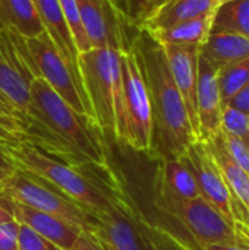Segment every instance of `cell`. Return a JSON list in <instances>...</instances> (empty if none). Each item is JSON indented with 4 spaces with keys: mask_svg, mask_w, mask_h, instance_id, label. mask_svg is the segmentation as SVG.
Segmentation results:
<instances>
[{
    "mask_svg": "<svg viewBox=\"0 0 249 250\" xmlns=\"http://www.w3.org/2000/svg\"><path fill=\"white\" fill-rule=\"evenodd\" d=\"M23 141L47 155L82 167L94 166L113 174L104 135L87 117L68 105L41 78L29 83V107L23 123Z\"/></svg>",
    "mask_w": 249,
    "mask_h": 250,
    "instance_id": "obj_1",
    "label": "cell"
},
{
    "mask_svg": "<svg viewBox=\"0 0 249 250\" xmlns=\"http://www.w3.org/2000/svg\"><path fill=\"white\" fill-rule=\"evenodd\" d=\"M131 50L142 72L151 104L154 142L167 157L181 160L197 141L186 105L172 76L163 45L144 28H138Z\"/></svg>",
    "mask_w": 249,
    "mask_h": 250,
    "instance_id": "obj_2",
    "label": "cell"
},
{
    "mask_svg": "<svg viewBox=\"0 0 249 250\" xmlns=\"http://www.w3.org/2000/svg\"><path fill=\"white\" fill-rule=\"evenodd\" d=\"M1 151L18 170L45 182L91 217L107 215L123 207L119 196L110 195L79 167L56 160L25 141Z\"/></svg>",
    "mask_w": 249,
    "mask_h": 250,
    "instance_id": "obj_3",
    "label": "cell"
},
{
    "mask_svg": "<svg viewBox=\"0 0 249 250\" xmlns=\"http://www.w3.org/2000/svg\"><path fill=\"white\" fill-rule=\"evenodd\" d=\"M122 53L114 48H91L79 53L78 66L97 127L114 142L126 144Z\"/></svg>",
    "mask_w": 249,
    "mask_h": 250,
    "instance_id": "obj_4",
    "label": "cell"
},
{
    "mask_svg": "<svg viewBox=\"0 0 249 250\" xmlns=\"http://www.w3.org/2000/svg\"><path fill=\"white\" fill-rule=\"evenodd\" d=\"M25 44L34 64L35 78L47 82L68 105L95 125L81 76L65 62L47 32L44 31L37 37L25 38Z\"/></svg>",
    "mask_w": 249,
    "mask_h": 250,
    "instance_id": "obj_5",
    "label": "cell"
},
{
    "mask_svg": "<svg viewBox=\"0 0 249 250\" xmlns=\"http://www.w3.org/2000/svg\"><path fill=\"white\" fill-rule=\"evenodd\" d=\"M156 207L175 218L191 236L194 245H239L235 227L203 196L182 201L156 189Z\"/></svg>",
    "mask_w": 249,
    "mask_h": 250,
    "instance_id": "obj_6",
    "label": "cell"
},
{
    "mask_svg": "<svg viewBox=\"0 0 249 250\" xmlns=\"http://www.w3.org/2000/svg\"><path fill=\"white\" fill-rule=\"evenodd\" d=\"M0 196L54 215L81 231H92V218L90 214L60 192H54V188H48L45 182L21 170H16L0 186Z\"/></svg>",
    "mask_w": 249,
    "mask_h": 250,
    "instance_id": "obj_7",
    "label": "cell"
},
{
    "mask_svg": "<svg viewBox=\"0 0 249 250\" xmlns=\"http://www.w3.org/2000/svg\"><path fill=\"white\" fill-rule=\"evenodd\" d=\"M123 107L126 119V145L135 151L151 154L154 151L153 114L148 89L134 51L122 53Z\"/></svg>",
    "mask_w": 249,
    "mask_h": 250,
    "instance_id": "obj_8",
    "label": "cell"
},
{
    "mask_svg": "<svg viewBox=\"0 0 249 250\" xmlns=\"http://www.w3.org/2000/svg\"><path fill=\"white\" fill-rule=\"evenodd\" d=\"M35 78L25 38L10 28L0 29V92L26 116L29 83Z\"/></svg>",
    "mask_w": 249,
    "mask_h": 250,
    "instance_id": "obj_9",
    "label": "cell"
},
{
    "mask_svg": "<svg viewBox=\"0 0 249 250\" xmlns=\"http://www.w3.org/2000/svg\"><path fill=\"white\" fill-rule=\"evenodd\" d=\"M81 22L91 48L128 51L138 28L110 0H76Z\"/></svg>",
    "mask_w": 249,
    "mask_h": 250,
    "instance_id": "obj_10",
    "label": "cell"
},
{
    "mask_svg": "<svg viewBox=\"0 0 249 250\" xmlns=\"http://www.w3.org/2000/svg\"><path fill=\"white\" fill-rule=\"evenodd\" d=\"M181 160L192 171L201 196L235 227L232 193L205 142L195 141Z\"/></svg>",
    "mask_w": 249,
    "mask_h": 250,
    "instance_id": "obj_11",
    "label": "cell"
},
{
    "mask_svg": "<svg viewBox=\"0 0 249 250\" xmlns=\"http://www.w3.org/2000/svg\"><path fill=\"white\" fill-rule=\"evenodd\" d=\"M166 53L169 67L175 83L183 98L188 110L189 122L195 138L198 141V111H197V83H198V45H178V44H161Z\"/></svg>",
    "mask_w": 249,
    "mask_h": 250,
    "instance_id": "obj_12",
    "label": "cell"
},
{
    "mask_svg": "<svg viewBox=\"0 0 249 250\" xmlns=\"http://www.w3.org/2000/svg\"><path fill=\"white\" fill-rule=\"evenodd\" d=\"M0 205L7 214L18 221L19 224H23L38 233L40 236L45 237L60 249L69 250L75 243L76 237L79 236L81 230L75 229L73 226L68 224L66 221L41 212L38 209H34L28 205H23L18 201L0 196Z\"/></svg>",
    "mask_w": 249,
    "mask_h": 250,
    "instance_id": "obj_13",
    "label": "cell"
},
{
    "mask_svg": "<svg viewBox=\"0 0 249 250\" xmlns=\"http://www.w3.org/2000/svg\"><path fill=\"white\" fill-rule=\"evenodd\" d=\"M197 111H198V141H211L220 132L222 100L217 82V69L211 66L200 53L198 83H197Z\"/></svg>",
    "mask_w": 249,
    "mask_h": 250,
    "instance_id": "obj_14",
    "label": "cell"
},
{
    "mask_svg": "<svg viewBox=\"0 0 249 250\" xmlns=\"http://www.w3.org/2000/svg\"><path fill=\"white\" fill-rule=\"evenodd\" d=\"M37 15L44 26V31L59 50L65 62L79 75L78 50L70 34V29L63 16L59 0H32ZM81 76V75H79Z\"/></svg>",
    "mask_w": 249,
    "mask_h": 250,
    "instance_id": "obj_15",
    "label": "cell"
},
{
    "mask_svg": "<svg viewBox=\"0 0 249 250\" xmlns=\"http://www.w3.org/2000/svg\"><path fill=\"white\" fill-rule=\"evenodd\" d=\"M226 1L229 0H166L138 28L147 31L166 29L179 22L217 10Z\"/></svg>",
    "mask_w": 249,
    "mask_h": 250,
    "instance_id": "obj_16",
    "label": "cell"
},
{
    "mask_svg": "<svg viewBox=\"0 0 249 250\" xmlns=\"http://www.w3.org/2000/svg\"><path fill=\"white\" fill-rule=\"evenodd\" d=\"M201 56L217 70L249 59V38L230 32L211 29L200 48Z\"/></svg>",
    "mask_w": 249,
    "mask_h": 250,
    "instance_id": "obj_17",
    "label": "cell"
},
{
    "mask_svg": "<svg viewBox=\"0 0 249 250\" xmlns=\"http://www.w3.org/2000/svg\"><path fill=\"white\" fill-rule=\"evenodd\" d=\"M122 209H116L107 215L91 217L92 234L100 240L106 250H144L139 237Z\"/></svg>",
    "mask_w": 249,
    "mask_h": 250,
    "instance_id": "obj_18",
    "label": "cell"
},
{
    "mask_svg": "<svg viewBox=\"0 0 249 250\" xmlns=\"http://www.w3.org/2000/svg\"><path fill=\"white\" fill-rule=\"evenodd\" d=\"M156 189L182 201H191L201 196L192 171L182 160L176 158L163 157L157 170Z\"/></svg>",
    "mask_w": 249,
    "mask_h": 250,
    "instance_id": "obj_19",
    "label": "cell"
},
{
    "mask_svg": "<svg viewBox=\"0 0 249 250\" xmlns=\"http://www.w3.org/2000/svg\"><path fill=\"white\" fill-rule=\"evenodd\" d=\"M217 10L207 12L197 18L179 22L170 28L160 31H148L160 44H178V45H198L201 47L208 38Z\"/></svg>",
    "mask_w": 249,
    "mask_h": 250,
    "instance_id": "obj_20",
    "label": "cell"
},
{
    "mask_svg": "<svg viewBox=\"0 0 249 250\" xmlns=\"http://www.w3.org/2000/svg\"><path fill=\"white\" fill-rule=\"evenodd\" d=\"M0 16L6 28L16 31L23 38L44 32L32 0H0Z\"/></svg>",
    "mask_w": 249,
    "mask_h": 250,
    "instance_id": "obj_21",
    "label": "cell"
},
{
    "mask_svg": "<svg viewBox=\"0 0 249 250\" xmlns=\"http://www.w3.org/2000/svg\"><path fill=\"white\" fill-rule=\"evenodd\" d=\"M213 29L230 31L249 38V0H229L214 16Z\"/></svg>",
    "mask_w": 249,
    "mask_h": 250,
    "instance_id": "obj_22",
    "label": "cell"
},
{
    "mask_svg": "<svg viewBox=\"0 0 249 250\" xmlns=\"http://www.w3.org/2000/svg\"><path fill=\"white\" fill-rule=\"evenodd\" d=\"M222 108L249 82V59L225 66L217 70Z\"/></svg>",
    "mask_w": 249,
    "mask_h": 250,
    "instance_id": "obj_23",
    "label": "cell"
},
{
    "mask_svg": "<svg viewBox=\"0 0 249 250\" xmlns=\"http://www.w3.org/2000/svg\"><path fill=\"white\" fill-rule=\"evenodd\" d=\"M220 130L241 139L249 146V114L247 113L230 105H225L222 108Z\"/></svg>",
    "mask_w": 249,
    "mask_h": 250,
    "instance_id": "obj_24",
    "label": "cell"
},
{
    "mask_svg": "<svg viewBox=\"0 0 249 250\" xmlns=\"http://www.w3.org/2000/svg\"><path fill=\"white\" fill-rule=\"evenodd\" d=\"M63 16L66 19V23L70 29V34L73 37L75 45L78 53H84L91 50V45L88 42V38L85 35L82 22H81V16H79V10H78V4L76 0H59Z\"/></svg>",
    "mask_w": 249,
    "mask_h": 250,
    "instance_id": "obj_25",
    "label": "cell"
},
{
    "mask_svg": "<svg viewBox=\"0 0 249 250\" xmlns=\"http://www.w3.org/2000/svg\"><path fill=\"white\" fill-rule=\"evenodd\" d=\"M26 116H23L1 92H0V125H3L10 132L19 135L23 139V123Z\"/></svg>",
    "mask_w": 249,
    "mask_h": 250,
    "instance_id": "obj_26",
    "label": "cell"
},
{
    "mask_svg": "<svg viewBox=\"0 0 249 250\" xmlns=\"http://www.w3.org/2000/svg\"><path fill=\"white\" fill-rule=\"evenodd\" d=\"M18 250H63L45 237L40 236L29 227L19 224L18 234Z\"/></svg>",
    "mask_w": 249,
    "mask_h": 250,
    "instance_id": "obj_27",
    "label": "cell"
},
{
    "mask_svg": "<svg viewBox=\"0 0 249 250\" xmlns=\"http://www.w3.org/2000/svg\"><path fill=\"white\" fill-rule=\"evenodd\" d=\"M222 138H223V142H225V146L230 155V158L235 161V164L238 167H241L247 174L249 176V146L242 142L241 139L235 138V136H230L225 132H222Z\"/></svg>",
    "mask_w": 249,
    "mask_h": 250,
    "instance_id": "obj_28",
    "label": "cell"
},
{
    "mask_svg": "<svg viewBox=\"0 0 249 250\" xmlns=\"http://www.w3.org/2000/svg\"><path fill=\"white\" fill-rule=\"evenodd\" d=\"M147 1L148 0H122L123 13L126 16V19L131 22V25H134L135 28H138L142 23V21L145 19Z\"/></svg>",
    "mask_w": 249,
    "mask_h": 250,
    "instance_id": "obj_29",
    "label": "cell"
},
{
    "mask_svg": "<svg viewBox=\"0 0 249 250\" xmlns=\"http://www.w3.org/2000/svg\"><path fill=\"white\" fill-rule=\"evenodd\" d=\"M19 223L15 220L0 224V250H18Z\"/></svg>",
    "mask_w": 249,
    "mask_h": 250,
    "instance_id": "obj_30",
    "label": "cell"
},
{
    "mask_svg": "<svg viewBox=\"0 0 249 250\" xmlns=\"http://www.w3.org/2000/svg\"><path fill=\"white\" fill-rule=\"evenodd\" d=\"M69 250H106L100 240L88 231H81Z\"/></svg>",
    "mask_w": 249,
    "mask_h": 250,
    "instance_id": "obj_31",
    "label": "cell"
},
{
    "mask_svg": "<svg viewBox=\"0 0 249 250\" xmlns=\"http://www.w3.org/2000/svg\"><path fill=\"white\" fill-rule=\"evenodd\" d=\"M226 105H230L233 108H238V110L249 114V82L239 92H236L233 95V98Z\"/></svg>",
    "mask_w": 249,
    "mask_h": 250,
    "instance_id": "obj_32",
    "label": "cell"
},
{
    "mask_svg": "<svg viewBox=\"0 0 249 250\" xmlns=\"http://www.w3.org/2000/svg\"><path fill=\"white\" fill-rule=\"evenodd\" d=\"M23 139L10 132L9 129H6L3 125H0V149H4V148H13L16 145H19Z\"/></svg>",
    "mask_w": 249,
    "mask_h": 250,
    "instance_id": "obj_33",
    "label": "cell"
},
{
    "mask_svg": "<svg viewBox=\"0 0 249 250\" xmlns=\"http://www.w3.org/2000/svg\"><path fill=\"white\" fill-rule=\"evenodd\" d=\"M18 168L9 161V158L4 155V152L0 149V186L16 171Z\"/></svg>",
    "mask_w": 249,
    "mask_h": 250,
    "instance_id": "obj_34",
    "label": "cell"
},
{
    "mask_svg": "<svg viewBox=\"0 0 249 250\" xmlns=\"http://www.w3.org/2000/svg\"><path fill=\"white\" fill-rule=\"evenodd\" d=\"M197 246V245H195ZM198 250H249L245 246L241 245H220V243H213V245H200L197 246Z\"/></svg>",
    "mask_w": 249,
    "mask_h": 250,
    "instance_id": "obj_35",
    "label": "cell"
},
{
    "mask_svg": "<svg viewBox=\"0 0 249 250\" xmlns=\"http://www.w3.org/2000/svg\"><path fill=\"white\" fill-rule=\"evenodd\" d=\"M164 1H166V0H148V1H147V15H145V19H147L157 7H160ZM145 19H144V21H145ZM144 21H142V22H144Z\"/></svg>",
    "mask_w": 249,
    "mask_h": 250,
    "instance_id": "obj_36",
    "label": "cell"
},
{
    "mask_svg": "<svg viewBox=\"0 0 249 250\" xmlns=\"http://www.w3.org/2000/svg\"><path fill=\"white\" fill-rule=\"evenodd\" d=\"M10 220H13L9 214H7V211H4L3 208H1V205H0V224L1 223H6V221H10Z\"/></svg>",
    "mask_w": 249,
    "mask_h": 250,
    "instance_id": "obj_37",
    "label": "cell"
},
{
    "mask_svg": "<svg viewBox=\"0 0 249 250\" xmlns=\"http://www.w3.org/2000/svg\"><path fill=\"white\" fill-rule=\"evenodd\" d=\"M110 1H112V3H113V6H114V7H116V9H117L123 16H125V13H123V4H122V0H110ZM125 18H126V16H125Z\"/></svg>",
    "mask_w": 249,
    "mask_h": 250,
    "instance_id": "obj_38",
    "label": "cell"
},
{
    "mask_svg": "<svg viewBox=\"0 0 249 250\" xmlns=\"http://www.w3.org/2000/svg\"><path fill=\"white\" fill-rule=\"evenodd\" d=\"M1 28H6V25H4V22H3V19H1V16H0V29Z\"/></svg>",
    "mask_w": 249,
    "mask_h": 250,
    "instance_id": "obj_39",
    "label": "cell"
}]
</instances>
